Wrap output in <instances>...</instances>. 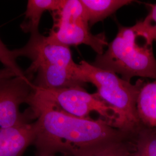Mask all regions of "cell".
I'll use <instances>...</instances> for the list:
<instances>
[{"label":"cell","mask_w":156,"mask_h":156,"mask_svg":"<svg viewBox=\"0 0 156 156\" xmlns=\"http://www.w3.org/2000/svg\"><path fill=\"white\" fill-rule=\"evenodd\" d=\"M17 57L13 50H9L0 38V62L15 73L17 77L28 79L16 62Z\"/></svg>","instance_id":"4fadbf2b"},{"label":"cell","mask_w":156,"mask_h":156,"mask_svg":"<svg viewBox=\"0 0 156 156\" xmlns=\"http://www.w3.org/2000/svg\"><path fill=\"white\" fill-rule=\"evenodd\" d=\"M33 117L37 119L33 145L39 156H95L133 136L102 119L80 118L55 109L40 111Z\"/></svg>","instance_id":"6da1fadb"},{"label":"cell","mask_w":156,"mask_h":156,"mask_svg":"<svg viewBox=\"0 0 156 156\" xmlns=\"http://www.w3.org/2000/svg\"><path fill=\"white\" fill-rule=\"evenodd\" d=\"M34 87V86H33ZM27 104L31 116L44 109H55L73 116L89 119L95 112L101 119L117 128L118 117L115 111L95 93L90 94L82 86L46 89L34 87Z\"/></svg>","instance_id":"277c9868"},{"label":"cell","mask_w":156,"mask_h":156,"mask_svg":"<svg viewBox=\"0 0 156 156\" xmlns=\"http://www.w3.org/2000/svg\"><path fill=\"white\" fill-rule=\"evenodd\" d=\"M129 156H156V129L142 126L133 135Z\"/></svg>","instance_id":"7c38bea8"},{"label":"cell","mask_w":156,"mask_h":156,"mask_svg":"<svg viewBox=\"0 0 156 156\" xmlns=\"http://www.w3.org/2000/svg\"><path fill=\"white\" fill-rule=\"evenodd\" d=\"M64 0H29L24 20L20 27L24 33L31 35L39 33V23L46 11L55 12L62 6Z\"/></svg>","instance_id":"9c48e42d"},{"label":"cell","mask_w":156,"mask_h":156,"mask_svg":"<svg viewBox=\"0 0 156 156\" xmlns=\"http://www.w3.org/2000/svg\"><path fill=\"white\" fill-rule=\"evenodd\" d=\"M13 76H16V75L11 69L5 67L0 69V80L5 78H11Z\"/></svg>","instance_id":"2e32d148"},{"label":"cell","mask_w":156,"mask_h":156,"mask_svg":"<svg viewBox=\"0 0 156 156\" xmlns=\"http://www.w3.org/2000/svg\"><path fill=\"white\" fill-rule=\"evenodd\" d=\"M149 6L150 7L149 14L140 23L146 32L154 42H156V4H149Z\"/></svg>","instance_id":"9a60e30c"},{"label":"cell","mask_w":156,"mask_h":156,"mask_svg":"<svg viewBox=\"0 0 156 156\" xmlns=\"http://www.w3.org/2000/svg\"><path fill=\"white\" fill-rule=\"evenodd\" d=\"M35 137L34 123L0 129V156H22Z\"/></svg>","instance_id":"ba28073f"},{"label":"cell","mask_w":156,"mask_h":156,"mask_svg":"<svg viewBox=\"0 0 156 156\" xmlns=\"http://www.w3.org/2000/svg\"><path fill=\"white\" fill-rule=\"evenodd\" d=\"M77 75L83 84L94 85L96 93L115 111L118 117L117 128L133 135L142 126L138 115L137 100L144 80L140 79L131 84L116 73L84 60L78 64Z\"/></svg>","instance_id":"3957f363"},{"label":"cell","mask_w":156,"mask_h":156,"mask_svg":"<svg viewBox=\"0 0 156 156\" xmlns=\"http://www.w3.org/2000/svg\"><path fill=\"white\" fill-rule=\"evenodd\" d=\"M137 111L141 124L156 129V79L145 83L140 90Z\"/></svg>","instance_id":"30bf717a"},{"label":"cell","mask_w":156,"mask_h":156,"mask_svg":"<svg viewBox=\"0 0 156 156\" xmlns=\"http://www.w3.org/2000/svg\"><path fill=\"white\" fill-rule=\"evenodd\" d=\"M55 24L49 38L67 46H89L98 55L104 52L108 43L104 34L93 35L80 0H64L60 8L53 12Z\"/></svg>","instance_id":"5b68a950"},{"label":"cell","mask_w":156,"mask_h":156,"mask_svg":"<svg viewBox=\"0 0 156 156\" xmlns=\"http://www.w3.org/2000/svg\"><path fill=\"white\" fill-rule=\"evenodd\" d=\"M39 156H55V155H41Z\"/></svg>","instance_id":"e0dca14e"},{"label":"cell","mask_w":156,"mask_h":156,"mask_svg":"<svg viewBox=\"0 0 156 156\" xmlns=\"http://www.w3.org/2000/svg\"><path fill=\"white\" fill-rule=\"evenodd\" d=\"M153 42L140 22L132 27L119 26L116 37L93 65L119 74L127 82L135 76L156 79Z\"/></svg>","instance_id":"7a4b0ae2"},{"label":"cell","mask_w":156,"mask_h":156,"mask_svg":"<svg viewBox=\"0 0 156 156\" xmlns=\"http://www.w3.org/2000/svg\"><path fill=\"white\" fill-rule=\"evenodd\" d=\"M89 23L90 26L104 20L119 9L133 1L129 0H80Z\"/></svg>","instance_id":"8fae6325"},{"label":"cell","mask_w":156,"mask_h":156,"mask_svg":"<svg viewBox=\"0 0 156 156\" xmlns=\"http://www.w3.org/2000/svg\"><path fill=\"white\" fill-rule=\"evenodd\" d=\"M13 51L17 58L23 56L31 60V64L24 73L31 82L32 77L41 67H72L76 64L73 60L69 47L54 42L39 33L31 35L26 45Z\"/></svg>","instance_id":"8992f818"},{"label":"cell","mask_w":156,"mask_h":156,"mask_svg":"<svg viewBox=\"0 0 156 156\" xmlns=\"http://www.w3.org/2000/svg\"><path fill=\"white\" fill-rule=\"evenodd\" d=\"M33 91L28 79L13 76L0 80V129L28 123L30 111L23 114L20 108L28 103Z\"/></svg>","instance_id":"52a82bcc"},{"label":"cell","mask_w":156,"mask_h":156,"mask_svg":"<svg viewBox=\"0 0 156 156\" xmlns=\"http://www.w3.org/2000/svg\"><path fill=\"white\" fill-rule=\"evenodd\" d=\"M133 148V144L131 137L128 140L110 145L95 156H129Z\"/></svg>","instance_id":"5bb4252c"}]
</instances>
